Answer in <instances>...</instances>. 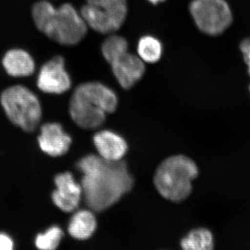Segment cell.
Returning <instances> with one entry per match:
<instances>
[{
  "label": "cell",
  "mask_w": 250,
  "mask_h": 250,
  "mask_svg": "<svg viewBox=\"0 0 250 250\" xmlns=\"http://www.w3.org/2000/svg\"><path fill=\"white\" fill-rule=\"evenodd\" d=\"M85 203L93 211L107 209L132 189L134 178L124 161L105 160L89 154L77 163Z\"/></svg>",
  "instance_id": "6da1fadb"
},
{
  "label": "cell",
  "mask_w": 250,
  "mask_h": 250,
  "mask_svg": "<svg viewBox=\"0 0 250 250\" xmlns=\"http://www.w3.org/2000/svg\"><path fill=\"white\" fill-rule=\"evenodd\" d=\"M31 13L38 30L59 45H76L87 34L88 27L80 11L70 3L56 7L48 0H39Z\"/></svg>",
  "instance_id": "7a4b0ae2"
},
{
  "label": "cell",
  "mask_w": 250,
  "mask_h": 250,
  "mask_svg": "<svg viewBox=\"0 0 250 250\" xmlns=\"http://www.w3.org/2000/svg\"><path fill=\"white\" fill-rule=\"evenodd\" d=\"M116 93L99 82H88L77 87L69 104L72 121L84 129H95L103 126L107 114L118 107Z\"/></svg>",
  "instance_id": "3957f363"
},
{
  "label": "cell",
  "mask_w": 250,
  "mask_h": 250,
  "mask_svg": "<svg viewBox=\"0 0 250 250\" xmlns=\"http://www.w3.org/2000/svg\"><path fill=\"white\" fill-rule=\"evenodd\" d=\"M195 163L184 155L170 156L156 169L154 184L156 190L166 200L184 201L192 191V182L198 175Z\"/></svg>",
  "instance_id": "277c9868"
},
{
  "label": "cell",
  "mask_w": 250,
  "mask_h": 250,
  "mask_svg": "<svg viewBox=\"0 0 250 250\" xmlns=\"http://www.w3.org/2000/svg\"><path fill=\"white\" fill-rule=\"evenodd\" d=\"M0 103L11 123L27 132L35 131L42 116L39 98L29 88L14 85L3 90Z\"/></svg>",
  "instance_id": "5b68a950"
},
{
  "label": "cell",
  "mask_w": 250,
  "mask_h": 250,
  "mask_svg": "<svg viewBox=\"0 0 250 250\" xmlns=\"http://www.w3.org/2000/svg\"><path fill=\"white\" fill-rule=\"evenodd\" d=\"M88 27L99 34H114L128 14L126 0H86L80 10Z\"/></svg>",
  "instance_id": "8992f818"
},
{
  "label": "cell",
  "mask_w": 250,
  "mask_h": 250,
  "mask_svg": "<svg viewBox=\"0 0 250 250\" xmlns=\"http://www.w3.org/2000/svg\"><path fill=\"white\" fill-rule=\"evenodd\" d=\"M189 10L197 28L208 35L222 34L232 22V13L225 0H192Z\"/></svg>",
  "instance_id": "52a82bcc"
},
{
  "label": "cell",
  "mask_w": 250,
  "mask_h": 250,
  "mask_svg": "<svg viewBox=\"0 0 250 250\" xmlns=\"http://www.w3.org/2000/svg\"><path fill=\"white\" fill-rule=\"evenodd\" d=\"M36 85L43 93L61 95L71 88V77L65 68V59L55 56L41 66Z\"/></svg>",
  "instance_id": "ba28073f"
},
{
  "label": "cell",
  "mask_w": 250,
  "mask_h": 250,
  "mask_svg": "<svg viewBox=\"0 0 250 250\" xmlns=\"http://www.w3.org/2000/svg\"><path fill=\"white\" fill-rule=\"evenodd\" d=\"M54 182L57 187L52 195L54 205L66 213L76 210L83 195L81 184L69 172L57 174Z\"/></svg>",
  "instance_id": "9c48e42d"
},
{
  "label": "cell",
  "mask_w": 250,
  "mask_h": 250,
  "mask_svg": "<svg viewBox=\"0 0 250 250\" xmlns=\"http://www.w3.org/2000/svg\"><path fill=\"white\" fill-rule=\"evenodd\" d=\"M112 72L122 88L129 90L142 79L146 65L137 54L127 52L111 64Z\"/></svg>",
  "instance_id": "30bf717a"
},
{
  "label": "cell",
  "mask_w": 250,
  "mask_h": 250,
  "mask_svg": "<svg viewBox=\"0 0 250 250\" xmlns=\"http://www.w3.org/2000/svg\"><path fill=\"white\" fill-rule=\"evenodd\" d=\"M39 143L42 152L49 156H60L66 154L71 146L72 139L58 123H47L41 126Z\"/></svg>",
  "instance_id": "8fae6325"
},
{
  "label": "cell",
  "mask_w": 250,
  "mask_h": 250,
  "mask_svg": "<svg viewBox=\"0 0 250 250\" xmlns=\"http://www.w3.org/2000/svg\"><path fill=\"white\" fill-rule=\"evenodd\" d=\"M93 141L99 156L105 160L121 161L127 152V143L123 137L113 131H99L94 136Z\"/></svg>",
  "instance_id": "7c38bea8"
},
{
  "label": "cell",
  "mask_w": 250,
  "mask_h": 250,
  "mask_svg": "<svg viewBox=\"0 0 250 250\" xmlns=\"http://www.w3.org/2000/svg\"><path fill=\"white\" fill-rule=\"evenodd\" d=\"M1 64L7 75L15 78L31 76L36 70L35 61L32 56L21 48L8 50L3 57Z\"/></svg>",
  "instance_id": "4fadbf2b"
},
{
  "label": "cell",
  "mask_w": 250,
  "mask_h": 250,
  "mask_svg": "<svg viewBox=\"0 0 250 250\" xmlns=\"http://www.w3.org/2000/svg\"><path fill=\"white\" fill-rule=\"evenodd\" d=\"M97 228V220L93 212L81 210L77 211L69 223V234L77 240H86L90 238Z\"/></svg>",
  "instance_id": "5bb4252c"
},
{
  "label": "cell",
  "mask_w": 250,
  "mask_h": 250,
  "mask_svg": "<svg viewBox=\"0 0 250 250\" xmlns=\"http://www.w3.org/2000/svg\"><path fill=\"white\" fill-rule=\"evenodd\" d=\"M163 45L159 39L152 36H144L139 39L137 55L147 63H155L161 59Z\"/></svg>",
  "instance_id": "9a60e30c"
},
{
  "label": "cell",
  "mask_w": 250,
  "mask_h": 250,
  "mask_svg": "<svg viewBox=\"0 0 250 250\" xmlns=\"http://www.w3.org/2000/svg\"><path fill=\"white\" fill-rule=\"evenodd\" d=\"M213 246V235L203 228L192 230L181 241V246L185 250H210Z\"/></svg>",
  "instance_id": "2e32d148"
},
{
  "label": "cell",
  "mask_w": 250,
  "mask_h": 250,
  "mask_svg": "<svg viewBox=\"0 0 250 250\" xmlns=\"http://www.w3.org/2000/svg\"><path fill=\"white\" fill-rule=\"evenodd\" d=\"M127 41L123 36L111 34L102 44V54L105 60L111 64L123 54L129 52Z\"/></svg>",
  "instance_id": "e0dca14e"
},
{
  "label": "cell",
  "mask_w": 250,
  "mask_h": 250,
  "mask_svg": "<svg viewBox=\"0 0 250 250\" xmlns=\"http://www.w3.org/2000/svg\"><path fill=\"white\" fill-rule=\"evenodd\" d=\"M63 232L57 226L51 227L45 233H40L36 236L35 245L39 249L53 250L57 249L60 244Z\"/></svg>",
  "instance_id": "ac0fdd59"
},
{
  "label": "cell",
  "mask_w": 250,
  "mask_h": 250,
  "mask_svg": "<svg viewBox=\"0 0 250 250\" xmlns=\"http://www.w3.org/2000/svg\"><path fill=\"white\" fill-rule=\"evenodd\" d=\"M240 49L243 53V58L248 67V72L250 75V39H246L243 41L240 45Z\"/></svg>",
  "instance_id": "d6986e66"
},
{
  "label": "cell",
  "mask_w": 250,
  "mask_h": 250,
  "mask_svg": "<svg viewBox=\"0 0 250 250\" xmlns=\"http://www.w3.org/2000/svg\"><path fill=\"white\" fill-rule=\"evenodd\" d=\"M14 243L11 237L4 233H0V250H11Z\"/></svg>",
  "instance_id": "ffe728a7"
},
{
  "label": "cell",
  "mask_w": 250,
  "mask_h": 250,
  "mask_svg": "<svg viewBox=\"0 0 250 250\" xmlns=\"http://www.w3.org/2000/svg\"><path fill=\"white\" fill-rule=\"evenodd\" d=\"M149 2L152 3V4L156 5L160 4L161 2H164L166 0H147Z\"/></svg>",
  "instance_id": "44dd1931"
},
{
  "label": "cell",
  "mask_w": 250,
  "mask_h": 250,
  "mask_svg": "<svg viewBox=\"0 0 250 250\" xmlns=\"http://www.w3.org/2000/svg\"></svg>",
  "instance_id": "7402d4cb"
}]
</instances>
